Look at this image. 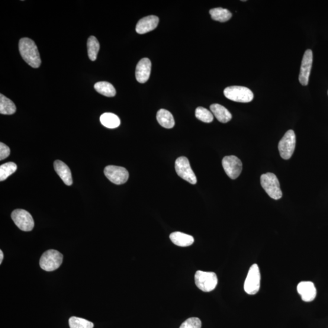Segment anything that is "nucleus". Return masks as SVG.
<instances>
[{"label":"nucleus","mask_w":328,"mask_h":328,"mask_svg":"<svg viewBox=\"0 0 328 328\" xmlns=\"http://www.w3.org/2000/svg\"><path fill=\"white\" fill-rule=\"evenodd\" d=\"M18 48L22 59L29 65L34 68L40 67L41 63L40 54L33 40L29 38H21L19 41Z\"/></svg>","instance_id":"obj_1"},{"label":"nucleus","mask_w":328,"mask_h":328,"mask_svg":"<svg viewBox=\"0 0 328 328\" xmlns=\"http://www.w3.org/2000/svg\"><path fill=\"white\" fill-rule=\"evenodd\" d=\"M261 185L270 197L275 200L281 199L283 194L277 177L272 173L263 174L260 178Z\"/></svg>","instance_id":"obj_2"},{"label":"nucleus","mask_w":328,"mask_h":328,"mask_svg":"<svg viewBox=\"0 0 328 328\" xmlns=\"http://www.w3.org/2000/svg\"><path fill=\"white\" fill-rule=\"evenodd\" d=\"M224 95L228 99L237 102L248 103L253 99L251 90L244 86H229L224 90Z\"/></svg>","instance_id":"obj_3"},{"label":"nucleus","mask_w":328,"mask_h":328,"mask_svg":"<svg viewBox=\"0 0 328 328\" xmlns=\"http://www.w3.org/2000/svg\"><path fill=\"white\" fill-rule=\"evenodd\" d=\"M63 255L56 250H49L41 255L40 260V268L47 272H52L62 265Z\"/></svg>","instance_id":"obj_4"},{"label":"nucleus","mask_w":328,"mask_h":328,"mask_svg":"<svg viewBox=\"0 0 328 328\" xmlns=\"http://www.w3.org/2000/svg\"><path fill=\"white\" fill-rule=\"evenodd\" d=\"M195 284L204 292L214 291L218 285L216 273L212 272L198 271L195 275Z\"/></svg>","instance_id":"obj_5"},{"label":"nucleus","mask_w":328,"mask_h":328,"mask_svg":"<svg viewBox=\"0 0 328 328\" xmlns=\"http://www.w3.org/2000/svg\"><path fill=\"white\" fill-rule=\"evenodd\" d=\"M261 275L259 267L256 264H254L249 269L247 277L244 282V289L247 294L255 295L258 293L260 288Z\"/></svg>","instance_id":"obj_6"},{"label":"nucleus","mask_w":328,"mask_h":328,"mask_svg":"<svg viewBox=\"0 0 328 328\" xmlns=\"http://www.w3.org/2000/svg\"><path fill=\"white\" fill-rule=\"evenodd\" d=\"M296 146V136L294 131L290 130L286 132L279 141L278 150L283 159L288 160L293 155Z\"/></svg>","instance_id":"obj_7"},{"label":"nucleus","mask_w":328,"mask_h":328,"mask_svg":"<svg viewBox=\"0 0 328 328\" xmlns=\"http://www.w3.org/2000/svg\"><path fill=\"white\" fill-rule=\"evenodd\" d=\"M175 170L177 175L182 179L192 184H197V176L193 171L189 160L186 157H179L176 160Z\"/></svg>","instance_id":"obj_8"},{"label":"nucleus","mask_w":328,"mask_h":328,"mask_svg":"<svg viewBox=\"0 0 328 328\" xmlns=\"http://www.w3.org/2000/svg\"><path fill=\"white\" fill-rule=\"evenodd\" d=\"M11 218L16 226L25 231H30L33 229L34 221L33 217L24 209H17L13 211Z\"/></svg>","instance_id":"obj_9"},{"label":"nucleus","mask_w":328,"mask_h":328,"mask_svg":"<svg viewBox=\"0 0 328 328\" xmlns=\"http://www.w3.org/2000/svg\"><path fill=\"white\" fill-rule=\"evenodd\" d=\"M104 174L109 181L117 185L125 184L129 178V173L126 169L115 166L106 167Z\"/></svg>","instance_id":"obj_10"},{"label":"nucleus","mask_w":328,"mask_h":328,"mask_svg":"<svg viewBox=\"0 0 328 328\" xmlns=\"http://www.w3.org/2000/svg\"><path fill=\"white\" fill-rule=\"evenodd\" d=\"M223 169L227 175L231 179L238 178L243 170V163L236 156L224 157L222 160Z\"/></svg>","instance_id":"obj_11"},{"label":"nucleus","mask_w":328,"mask_h":328,"mask_svg":"<svg viewBox=\"0 0 328 328\" xmlns=\"http://www.w3.org/2000/svg\"><path fill=\"white\" fill-rule=\"evenodd\" d=\"M313 61V51L311 50L305 51L302 59L300 75H299V82L302 85L307 86L308 84Z\"/></svg>","instance_id":"obj_12"},{"label":"nucleus","mask_w":328,"mask_h":328,"mask_svg":"<svg viewBox=\"0 0 328 328\" xmlns=\"http://www.w3.org/2000/svg\"><path fill=\"white\" fill-rule=\"evenodd\" d=\"M297 292L302 300L306 302L313 301L316 297L317 289L311 282H301L297 286Z\"/></svg>","instance_id":"obj_13"},{"label":"nucleus","mask_w":328,"mask_h":328,"mask_svg":"<svg viewBox=\"0 0 328 328\" xmlns=\"http://www.w3.org/2000/svg\"><path fill=\"white\" fill-rule=\"evenodd\" d=\"M152 69V62L147 59L144 58L138 62L136 68V78L138 82L144 83L149 79Z\"/></svg>","instance_id":"obj_14"},{"label":"nucleus","mask_w":328,"mask_h":328,"mask_svg":"<svg viewBox=\"0 0 328 328\" xmlns=\"http://www.w3.org/2000/svg\"><path fill=\"white\" fill-rule=\"evenodd\" d=\"M159 21V18L154 15L147 16L140 19L136 27L137 33L144 34L154 30L158 25Z\"/></svg>","instance_id":"obj_15"},{"label":"nucleus","mask_w":328,"mask_h":328,"mask_svg":"<svg viewBox=\"0 0 328 328\" xmlns=\"http://www.w3.org/2000/svg\"><path fill=\"white\" fill-rule=\"evenodd\" d=\"M55 171L56 172L60 178L67 185L73 184L72 172L66 163L61 160H57L54 164Z\"/></svg>","instance_id":"obj_16"},{"label":"nucleus","mask_w":328,"mask_h":328,"mask_svg":"<svg viewBox=\"0 0 328 328\" xmlns=\"http://www.w3.org/2000/svg\"><path fill=\"white\" fill-rule=\"evenodd\" d=\"M170 239L175 245L180 247H188L194 243V237L180 231L170 234Z\"/></svg>","instance_id":"obj_17"},{"label":"nucleus","mask_w":328,"mask_h":328,"mask_svg":"<svg viewBox=\"0 0 328 328\" xmlns=\"http://www.w3.org/2000/svg\"><path fill=\"white\" fill-rule=\"evenodd\" d=\"M210 108L215 118L221 123H227L232 118V115L229 110L223 105L217 104H212Z\"/></svg>","instance_id":"obj_18"},{"label":"nucleus","mask_w":328,"mask_h":328,"mask_svg":"<svg viewBox=\"0 0 328 328\" xmlns=\"http://www.w3.org/2000/svg\"><path fill=\"white\" fill-rule=\"evenodd\" d=\"M156 118L158 123L163 128L171 129L175 126L174 118L171 112L166 109H161L157 111Z\"/></svg>","instance_id":"obj_19"},{"label":"nucleus","mask_w":328,"mask_h":328,"mask_svg":"<svg viewBox=\"0 0 328 328\" xmlns=\"http://www.w3.org/2000/svg\"><path fill=\"white\" fill-rule=\"evenodd\" d=\"M100 121L104 127L110 128V129L118 128L121 124L120 119L117 115L111 113V112H105V113L102 114L100 118Z\"/></svg>","instance_id":"obj_20"},{"label":"nucleus","mask_w":328,"mask_h":328,"mask_svg":"<svg viewBox=\"0 0 328 328\" xmlns=\"http://www.w3.org/2000/svg\"><path fill=\"white\" fill-rule=\"evenodd\" d=\"M17 110L14 103L6 96L0 95V113L5 115L14 114Z\"/></svg>","instance_id":"obj_21"},{"label":"nucleus","mask_w":328,"mask_h":328,"mask_svg":"<svg viewBox=\"0 0 328 328\" xmlns=\"http://www.w3.org/2000/svg\"><path fill=\"white\" fill-rule=\"evenodd\" d=\"M209 13L213 20L222 22L229 21L232 16L229 10L222 8L212 9Z\"/></svg>","instance_id":"obj_22"},{"label":"nucleus","mask_w":328,"mask_h":328,"mask_svg":"<svg viewBox=\"0 0 328 328\" xmlns=\"http://www.w3.org/2000/svg\"><path fill=\"white\" fill-rule=\"evenodd\" d=\"M95 89L100 94L107 97H114L116 95V91L112 84L107 82H99L95 85Z\"/></svg>","instance_id":"obj_23"},{"label":"nucleus","mask_w":328,"mask_h":328,"mask_svg":"<svg viewBox=\"0 0 328 328\" xmlns=\"http://www.w3.org/2000/svg\"><path fill=\"white\" fill-rule=\"evenodd\" d=\"M87 48L89 59L95 61L100 50V44L97 38L94 36L89 37L87 41Z\"/></svg>","instance_id":"obj_24"},{"label":"nucleus","mask_w":328,"mask_h":328,"mask_svg":"<svg viewBox=\"0 0 328 328\" xmlns=\"http://www.w3.org/2000/svg\"><path fill=\"white\" fill-rule=\"evenodd\" d=\"M17 169V166L14 162H8L0 166V181H5Z\"/></svg>","instance_id":"obj_25"},{"label":"nucleus","mask_w":328,"mask_h":328,"mask_svg":"<svg viewBox=\"0 0 328 328\" xmlns=\"http://www.w3.org/2000/svg\"><path fill=\"white\" fill-rule=\"evenodd\" d=\"M70 328H93L94 324L84 318L72 317L69 318Z\"/></svg>","instance_id":"obj_26"},{"label":"nucleus","mask_w":328,"mask_h":328,"mask_svg":"<svg viewBox=\"0 0 328 328\" xmlns=\"http://www.w3.org/2000/svg\"><path fill=\"white\" fill-rule=\"evenodd\" d=\"M196 118L205 123H210L214 121V115L206 108L199 107L196 109Z\"/></svg>","instance_id":"obj_27"},{"label":"nucleus","mask_w":328,"mask_h":328,"mask_svg":"<svg viewBox=\"0 0 328 328\" xmlns=\"http://www.w3.org/2000/svg\"><path fill=\"white\" fill-rule=\"evenodd\" d=\"M202 323L197 317H192L186 320L179 328H201Z\"/></svg>","instance_id":"obj_28"},{"label":"nucleus","mask_w":328,"mask_h":328,"mask_svg":"<svg viewBox=\"0 0 328 328\" xmlns=\"http://www.w3.org/2000/svg\"><path fill=\"white\" fill-rule=\"evenodd\" d=\"M10 149L9 147L5 144L0 143V160H2L6 158L10 154Z\"/></svg>","instance_id":"obj_29"},{"label":"nucleus","mask_w":328,"mask_h":328,"mask_svg":"<svg viewBox=\"0 0 328 328\" xmlns=\"http://www.w3.org/2000/svg\"><path fill=\"white\" fill-rule=\"evenodd\" d=\"M3 260V253L2 250H0V264L2 263Z\"/></svg>","instance_id":"obj_30"},{"label":"nucleus","mask_w":328,"mask_h":328,"mask_svg":"<svg viewBox=\"0 0 328 328\" xmlns=\"http://www.w3.org/2000/svg\"><path fill=\"white\" fill-rule=\"evenodd\" d=\"M327 94H328V92H327Z\"/></svg>","instance_id":"obj_31"}]
</instances>
